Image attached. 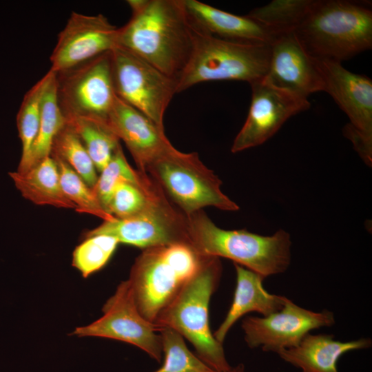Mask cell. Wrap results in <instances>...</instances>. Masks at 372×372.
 <instances>
[{"label": "cell", "instance_id": "ba28073f", "mask_svg": "<svg viewBox=\"0 0 372 372\" xmlns=\"http://www.w3.org/2000/svg\"><path fill=\"white\" fill-rule=\"evenodd\" d=\"M98 235L114 237L119 243L143 250L174 244L191 246L187 216L169 200L159 185L147 207L138 215L103 221L87 231L85 237Z\"/></svg>", "mask_w": 372, "mask_h": 372}, {"label": "cell", "instance_id": "f1b7e54d", "mask_svg": "<svg viewBox=\"0 0 372 372\" xmlns=\"http://www.w3.org/2000/svg\"><path fill=\"white\" fill-rule=\"evenodd\" d=\"M159 333L164 362L153 372H217L189 350L178 333L169 328H163Z\"/></svg>", "mask_w": 372, "mask_h": 372}, {"label": "cell", "instance_id": "603a6c76", "mask_svg": "<svg viewBox=\"0 0 372 372\" xmlns=\"http://www.w3.org/2000/svg\"><path fill=\"white\" fill-rule=\"evenodd\" d=\"M65 120L81 140L96 169L101 172L121 145L107 120L94 116H74Z\"/></svg>", "mask_w": 372, "mask_h": 372}, {"label": "cell", "instance_id": "9c48e42d", "mask_svg": "<svg viewBox=\"0 0 372 372\" xmlns=\"http://www.w3.org/2000/svg\"><path fill=\"white\" fill-rule=\"evenodd\" d=\"M111 61L115 94L164 129L165 112L176 94V80L118 46L111 51Z\"/></svg>", "mask_w": 372, "mask_h": 372}, {"label": "cell", "instance_id": "52a82bcc", "mask_svg": "<svg viewBox=\"0 0 372 372\" xmlns=\"http://www.w3.org/2000/svg\"><path fill=\"white\" fill-rule=\"evenodd\" d=\"M145 172L186 216L205 207L239 209L222 192L220 179L203 164L197 152L184 153L172 145L150 163Z\"/></svg>", "mask_w": 372, "mask_h": 372}, {"label": "cell", "instance_id": "ffe728a7", "mask_svg": "<svg viewBox=\"0 0 372 372\" xmlns=\"http://www.w3.org/2000/svg\"><path fill=\"white\" fill-rule=\"evenodd\" d=\"M236 285L232 303L227 315L213 333L216 340L223 344L233 325L245 314L255 311L265 316L280 310L285 296L269 293L265 289V278L236 263Z\"/></svg>", "mask_w": 372, "mask_h": 372}, {"label": "cell", "instance_id": "30bf717a", "mask_svg": "<svg viewBox=\"0 0 372 372\" xmlns=\"http://www.w3.org/2000/svg\"><path fill=\"white\" fill-rule=\"evenodd\" d=\"M56 97L66 118L94 116L107 119L116 94L111 51L55 73Z\"/></svg>", "mask_w": 372, "mask_h": 372}, {"label": "cell", "instance_id": "44dd1931", "mask_svg": "<svg viewBox=\"0 0 372 372\" xmlns=\"http://www.w3.org/2000/svg\"><path fill=\"white\" fill-rule=\"evenodd\" d=\"M22 196L38 205L76 209L63 192L58 167L50 156L25 173H9Z\"/></svg>", "mask_w": 372, "mask_h": 372}, {"label": "cell", "instance_id": "7a4b0ae2", "mask_svg": "<svg viewBox=\"0 0 372 372\" xmlns=\"http://www.w3.org/2000/svg\"><path fill=\"white\" fill-rule=\"evenodd\" d=\"M369 1L311 0L293 32L312 57L341 63L372 47Z\"/></svg>", "mask_w": 372, "mask_h": 372}, {"label": "cell", "instance_id": "4fadbf2b", "mask_svg": "<svg viewBox=\"0 0 372 372\" xmlns=\"http://www.w3.org/2000/svg\"><path fill=\"white\" fill-rule=\"evenodd\" d=\"M250 86L249 110L243 126L234 140L232 153L264 143L290 117L310 107L308 99L275 87L264 79Z\"/></svg>", "mask_w": 372, "mask_h": 372}, {"label": "cell", "instance_id": "4dcf8cb0", "mask_svg": "<svg viewBox=\"0 0 372 372\" xmlns=\"http://www.w3.org/2000/svg\"><path fill=\"white\" fill-rule=\"evenodd\" d=\"M143 172L133 169L129 164L119 145L107 165L101 172L95 185L92 187L106 212L108 203L116 187L123 182H138Z\"/></svg>", "mask_w": 372, "mask_h": 372}, {"label": "cell", "instance_id": "d6986e66", "mask_svg": "<svg viewBox=\"0 0 372 372\" xmlns=\"http://www.w3.org/2000/svg\"><path fill=\"white\" fill-rule=\"evenodd\" d=\"M333 335L307 334L300 343L278 354L286 362L301 372H338V362L345 353L371 347L370 338H362L342 342Z\"/></svg>", "mask_w": 372, "mask_h": 372}, {"label": "cell", "instance_id": "5b68a950", "mask_svg": "<svg viewBox=\"0 0 372 372\" xmlns=\"http://www.w3.org/2000/svg\"><path fill=\"white\" fill-rule=\"evenodd\" d=\"M203 258L185 244L143 249L135 259L128 278L141 314L154 324L198 270Z\"/></svg>", "mask_w": 372, "mask_h": 372}, {"label": "cell", "instance_id": "8992f818", "mask_svg": "<svg viewBox=\"0 0 372 372\" xmlns=\"http://www.w3.org/2000/svg\"><path fill=\"white\" fill-rule=\"evenodd\" d=\"M193 32L192 50L176 79V93L207 81H241L251 84L265 77L269 43L229 41Z\"/></svg>", "mask_w": 372, "mask_h": 372}, {"label": "cell", "instance_id": "7c38bea8", "mask_svg": "<svg viewBox=\"0 0 372 372\" xmlns=\"http://www.w3.org/2000/svg\"><path fill=\"white\" fill-rule=\"evenodd\" d=\"M334 324L330 311L309 310L285 297L280 310L262 317L248 316L242 320L241 327L249 348L278 353L297 346L311 331Z\"/></svg>", "mask_w": 372, "mask_h": 372}, {"label": "cell", "instance_id": "6da1fadb", "mask_svg": "<svg viewBox=\"0 0 372 372\" xmlns=\"http://www.w3.org/2000/svg\"><path fill=\"white\" fill-rule=\"evenodd\" d=\"M128 22L118 29L117 46L175 79L184 69L194 32L183 0H129Z\"/></svg>", "mask_w": 372, "mask_h": 372}, {"label": "cell", "instance_id": "8fae6325", "mask_svg": "<svg viewBox=\"0 0 372 372\" xmlns=\"http://www.w3.org/2000/svg\"><path fill=\"white\" fill-rule=\"evenodd\" d=\"M103 316L71 333L78 337H101L132 344L161 362L163 358L161 329L147 320L136 306L130 280L122 281L105 302Z\"/></svg>", "mask_w": 372, "mask_h": 372}, {"label": "cell", "instance_id": "d4e9b609", "mask_svg": "<svg viewBox=\"0 0 372 372\" xmlns=\"http://www.w3.org/2000/svg\"><path fill=\"white\" fill-rule=\"evenodd\" d=\"M50 156L66 163L90 187L95 185L99 177L96 167L81 140L67 122L54 139Z\"/></svg>", "mask_w": 372, "mask_h": 372}, {"label": "cell", "instance_id": "ac0fdd59", "mask_svg": "<svg viewBox=\"0 0 372 372\" xmlns=\"http://www.w3.org/2000/svg\"><path fill=\"white\" fill-rule=\"evenodd\" d=\"M183 1L190 25L196 32L229 41L269 44L275 35L246 15H236L198 0Z\"/></svg>", "mask_w": 372, "mask_h": 372}, {"label": "cell", "instance_id": "277c9868", "mask_svg": "<svg viewBox=\"0 0 372 372\" xmlns=\"http://www.w3.org/2000/svg\"><path fill=\"white\" fill-rule=\"evenodd\" d=\"M222 274L219 258L203 257L196 273L160 314L154 324L169 328L186 338L196 354L217 372H227L228 362L223 344L218 342L209 324V306Z\"/></svg>", "mask_w": 372, "mask_h": 372}, {"label": "cell", "instance_id": "4316f807", "mask_svg": "<svg viewBox=\"0 0 372 372\" xmlns=\"http://www.w3.org/2000/svg\"><path fill=\"white\" fill-rule=\"evenodd\" d=\"M310 3L311 0H273L251 10L246 16L274 34L293 31Z\"/></svg>", "mask_w": 372, "mask_h": 372}, {"label": "cell", "instance_id": "2e32d148", "mask_svg": "<svg viewBox=\"0 0 372 372\" xmlns=\"http://www.w3.org/2000/svg\"><path fill=\"white\" fill-rule=\"evenodd\" d=\"M267 74L269 84L308 99L323 91V83L314 59L304 50L293 31L276 34L269 43Z\"/></svg>", "mask_w": 372, "mask_h": 372}, {"label": "cell", "instance_id": "1f68e13d", "mask_svg": "<svg viewBox=\"0 0 372 372\" xmlns=\"http://www.w3.org/2000/svg\"><path fill=\"white\" fill-rule=\"evenodd\" d=\"M227 372H246L245 365L240 363L235 366H231Z\"/></svg>", "mask_w": 372, "mask_h": 372}, {"label": "cell", "instance_id": "f546056e", "mask_svg": "<svg viewBox=\"0 0 372 372\" xmlns=\"http://www.w3.org/2000/svg\"><path fill=\"white\" fill-rule=\"evenodd\" d=\"M118 243L115 238L110 236L86 238L73 251L72 266L86 278L108 262Z\"/></svg>", "mask_w": 372, "mask_h": 372}, {"label": "cell", "instance_id": "cb8c5ba5", "mask_svg": "<svg viewBox=\"0 0 372 372\" xmlns=\"http://www.w3.org/2000/svg\"><path fill=\"white\" fill-rule=\"evenodd\" d=\"M53 72L49 70L25 94L17 116L19 137L21 141L22 153L17 171L25 165L37 138L41 114L44 92Z\"/></svg>", "mask_w": 372, "mask_h": 372}, {"label": "cell", "instance_id": "83f0119b", "mask_svg": "<svg viewBox=\"0 0 372 372\" xmlns=\"http://www.w3.org/2000/svg\"><path fill=\"white\" fill-rule=\"evenodd\" d=\"M51 157L56 163L62 189L75 205L76 211L97 216L104 221H112L116 218L105 211L92 188L66 163L57 157Z\"/></svg>", "mask_w": 372, "mask_h": 372}, {"label": "cell", "instance_id": "9a60e30c", "mask_svg": "<svg viewBox=\"0 0 372 372\" xmlns=\"http://www.w3.org/2000/svg\"><path fill=\"white\" fill-rule=\"evenodd\" d=\"M313 59L321 75L323 91L331 95L350 120L344 127L372 144L371 79L347 70L340 62Z\"/></svg>", "mask_w": 372, "mask_h": 372}, {"label": "cell", "instance_id": "7402d4cb", "mask_svg": "<svg viewBox=\"0 0 372 372\" xmlns=\"http://www.w3.org/2000/svg\"><path fill=\"white\" fill-rule=\"evenodd\" d=\"M65 123L57 101L56 77L53 72L43 94L37 138L25 165L17 172L25 173L50 156L54 139Z\"/></svg>", "mask_w": 372, "mask_h": 372}, {"label": "cell", "instance_id": "5bb4252c", "mask_svg": "<svg viewBox=\"0 0 372 372\" xmlns=\"http://www.w3.org/2000/svg\"><path fill=\"white\" fill-rule=\"evenodd\" d=\"M118 29L101 14L72 12L58 35L50 70L57 73L112 51L117 46Z\"/></svg>", "mask_w": 372, "mask_h": 372}, {"label": "cell", "instance_id": "3957f363", "mask_svg": "<svg viewBox=\"0 0 372 372\" xmlns=\"http://www.w3.org/2000/svg\"><path fill=\"white\" fill-rule=\"evenodd\" d=\"M191 247L203 257L225 258L263 278L286 271L291 260L288 232L262 236L245 229L218 227L203 211L188 216Z\"/></svg>", "mask_w": 372, "mask_h": 372}, {"label": "cell", "instance_id": "e0dca14e", "mask_svg": "<svg viewBox=\"0 0 372 372\" xmlns=\"http://www.w3.org/2000/svg\"><path fill=\"white\" fill-rule=\"evenodd\" d=\"M106 120L118 139L125 143L141 172H145L150 163L172 146L164 129L116 95Z\"/></svg>", "mask_w": 372, "mask_h": 372}, {"label": "cell", "instance_id": "484cf974", "mask_svg": "<svg viewBox=\"0 0 372 372\" xmlns=\"http://www.w3.org/2000/svg\"><path fill=\"white\" fill-rule=\"evenodd\" d=\"M158 186L146 172L137 183H120L108 203L107 212L117 219L138 215L147 207Z\"/></svg>", "mask_w": 372, "mask_h": 372}]
</instances>
